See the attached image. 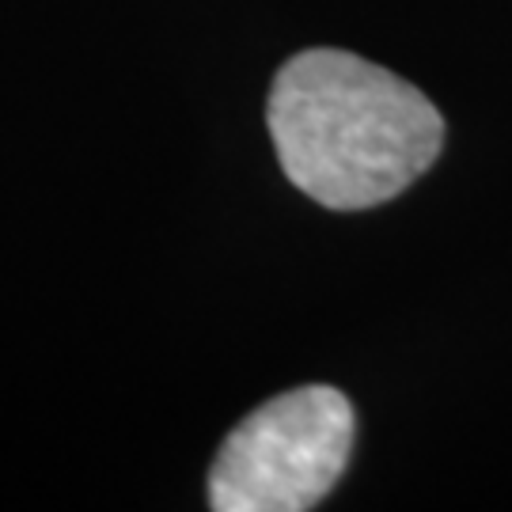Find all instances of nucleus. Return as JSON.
<instances>
[{
    "label": "nucleus",
    "instance_id": "f03ea898",
    "mask_svg": "<svg viewBox=\"0 0 512 512\" xmlns=\"http://www.w3.org/2000/svg\"><path fill=\"white\" fill-rule=\"evenodd\" d=\"M353 433V406L338 387L277 395L220 444L209 505L217 512L315 509L346 471Z\"/></svg>",
    "mask_w": 512,
    "mask_h": 512
},
{
    "label": "nucleus",
    "instance_id": "f257e3e1",
    "mask_svg": "<svg viewBox=\"0 0 512 512\" xmlns=\"http://www.w3.org/2000/svg\"><path fill=\"white\" fill-rule=\"evenodd\" d=\"M266 122L289 183L342 213L391 202L444 148L440 110L346 50L296 54L270 88Z\"/></svg>",
    "mask_w": 512,
    "mask_h": 512
}]
</instances>
